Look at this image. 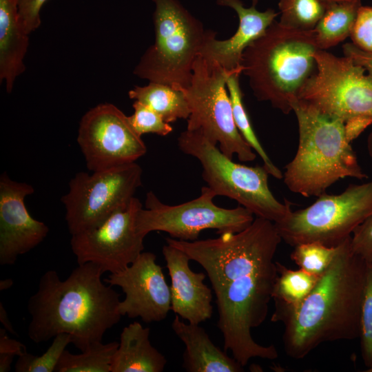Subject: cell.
<instances>
[{
    "label": "cell",
    "instance_id": "obj_30",
    "mask_svg": "<svg viewBox=\"0 0 372 372\" xmlns=\"http://www.w3.org/2000/svg\"><path fill=\"white\" fill-rule=\"evenodd\" d=\"M361 354L365 366L372 367V262L367 263L360 321Z\"/></svg>",
    "mask_w": 372,
    "mask_h": 372
},
{
    "label": "cell",
    "instance_id": "obj_31",
    "mask_svg": "<svg viewBox=\"0 0 372 372\" xmlns=\"http://www.w3.org/2000/svg\"><path fill=\"white\" fill-rule=\"evenodd\" d=\"M132 107L134 113L128 116V119L131 126L139 136L152 133L165 136L173 131L169 123L145 104L134 101Z\"/></svg>",
    "mask_w": 372,
    "mask_h": 372
},
{
    "label": "cell",
    "instance_id": "obj_18",
    "mask_svg": "<svg viewBox=\"0 0 372 372\" xmlns=\"http://www.w3.org/2000/svg\"><path fill=\"white\" fill-rule=\"evenodd\" d=\"M162 253L171 278V310L189 323L199 324L212 316V291L206 275L189 267V256L182 250L164 245Z\"/></svg>",
    "mask_w": 372,
    "mask_h": 372
},
{
    "label": "cell",
    "instance_id": "obj_17",
    "mask_svg": "<svg viewBox=\"0 0 372 372\" xmlns=\"http://www.w3.org/2000/svg\"><path fill=\"white\" fill-rule=\"evenodd\" d=\"M220 6L233 9L238 17L234 34L227 39H216V32L207 30L199 56L218 63L227 71L242 68V56L245 48L261 37L276 20L279 12L272 8L256 9L258 0L247 8L241 0H215Z\"/></svg>",
    "mask_w": 372,
    "mask_h": 372
},
{
    "label": "cell",
    "instance_id": "obj_8",
    "mask_svg": "<svg viewBox=\"0 0 372 372\" xmlns=\"http://www.w3.org/2000/svg\"><path fill=\"white\" fill-rule=\"evenodd\" d=\"M178 146L183 153L198 160L202 178L216 196L235 200L256 216L274 223L282 222L291 212V203L287 199L280 202L270 190L269 174L264 165L234 162L198 131L181 132Z\"/></svg>",
    "mask_w": 372,
    "mask_h": 372
},
{
    "label": "cell",
    "instance_id": "obj_13",
    "mask_svg": "<svg viewBox=\"0 0 372 372\" xmlns=\"http://www.w3.org/2000/svg\"><path fill=\"white\" fill-rule=\"evenodd\" d=\"M77 143L92 172L135 163L147 152L128 116L110 103H100L82 116Z\"/></svg>",
    "mask_w": 372,
    "mask_h": 372
},
{
    "label": "cell",
    "instance_id": "obj_27",
    "mask_svg": "<svg viewBox=\"0 0 372 372\" xmlns=\"http://www.w3.org/2000/svg\"><path fill=\"white\" fill-rule=\"evenodd\" d=\"M329 2L327 0H279V22L288 28L312 30Z\"/></svg>",
    "mask_w": 372,
    "mask_h": 372
},
{
    "label": "cell",
    "instance_id": "obj_1",
    "mask_svg": "<svg viewBox=\"0 0 372 372\" xmlns=\"http://www.w3.org/2000/svg\"><path fill=\"white\" fill-rule=\"evenodd\" d=\"M165 240L205 270L216 296L225 351L242 366L254 358L276 359V347L259 344L251 333L267 316L278 276L273 258L282 240L275 223L256 216L239 232L194 241Z\"/></svg>",
    "mask_w": 372,
    "mask_h": 372
},
{
    "label": "cell",
    "instance_id": "obj_21",
    "mask_svg": "<svg viewBox=\"0 0 372 372\" xmlns=\"http://www.w3.org/2000/svg\"><path fill=\"white\" fill-rule=\"evenodd\" d=\"M149 329L138 322L125 327L113 357L111 372H161L167 364L165 357L154 348L149 339Z\"/></svg>",
    "mask_w": 372,
    "mask_h": 372
},
{
    "label": "cell",
    "instance_id": "obj_42",
    "mask_svg": "<svg viewBox=\"0 0 372 372\" xmlns=\"http://www.w3.org/2000/svg\"><path fill=\"white\" fill-rule=\"evenodd\" d=\"M366 372H372V367L365 371Z\"/></svg>",
    "mask_w": 372,
    "mask_h": 372
},
{
    "label": "cell",
    "instance_id": "obj_41",
    "mask_svg": "<svg viewBox=\"0 0 372 372\" xmlns=\"http://www.w3.org/2000/svg\"><path fill=\"white\" fill-rule=\"evenodd\" d=\"M327 1L340 2V1H356V0H327Z\"/></svg>",
    "mask_w": 372,
    "mask_h": 372
},
{
    "label": "cell",
    "instance_id": "obj_28",
    "mask_svg": "<svg viewBox=\"0 0 372 372\" xmlns=\"http://www.w3.org/2000/svg\"><path fill=\"white\" fill-rule=\"evenodd\" d=\"M291 259L305 271L320 276L330 266L339 245L328 247L318 242L299 244L294 247Z\"/></svg>",
    "mask_w": 372,
    "mask_h": 372
},
{
    "label": "cell",
    "instance_id": "obj_6",
    "mask_svg": "<svg viewBox=\"0 0 372 372\" xmlns=\"http://www.w3.org/2000/svg\"><path fill=\"white\" fill-rule=\"evenodd\" d=\"M155 41L140 59L134 75L176 89L189 86L207 30L178 0H152Z\"/></svg>",
    "mask_w": 372,
    "mask_h": 372
},
{
    "label": "cell",
    "instance_id": "obj_24",
    "mask_svg": "<svg viewBox=\"0 0 372 372\" xmlns=\"http://www.w3.org/2000/svg\"><path fill=\"white\" fill-rule=\"evenodd\" d=\"M242 69L232 72L227 79L226 86L229 95L235 124L246 142L261 158L263 165L269 175L277 179L283 178L280 169L271 161L260 144L250 122L242 101V93L240 86V76Z\"/></svg>",
    "mask_w": 372,
    "mask_h": 372
},
{
    "label": "cell",
    "instance_id": "obj_5",
    "mask_svg": "<svg viewBox=\"0 0 372 372\" xmlns=\"http://www.w3.org/2000/svg\"><path fill=\"white\" fill-rule=\"evenodd\" d=\"M299 142L293 158L285 166L284 183L304 197L319 196L338 180L364 179L343 122L328 117L297 101L293 106Z\"/></svg>",
    "mask_w": 372,
    "mask_h": 372
},
{
    "label": "cell",
    "instance_id": "obj_34",
    "mask_svg": "<svg viewBox=\"0 0 372 372\" xmlns=\"http://www.w3.org/2000/svg\"><path fill=\"white\" fill-rule=\"evenodd\" d=\"M48 0H20L19 14L23 28L29 35L41 25V10Z\"/></svg>",
    "mask_w": 372,
    "mask_h": 372
},
{
    "label": "cell",
    "instance_id": "obj_22",
    "mask_svg": "<svg viewBox=\"0 0 372 372\" xmlns=\"http://www.w3.org/2000/svg\"><path fill=\"white\" fill-rule=\"evenodd\" d=\"M128 96L152 109L168 123L187 119L190 114L183 91L166 84L149 82L144 86L135 85Z\"/></svg>",
    "mask_w": 372,
    "mask_h": 372
},
{
    "label": "cell",
    "instance_id": "obj_36",
    "mask_svg": "<svg viewBox=\"0 0 372 372\" xmlns=\"http://www.w3.org/2000/svg\"><path fill=\"white\" fill-rule=\"evenodd\" d=\"M7 330L0 329V354L17 355L18 357L26 351L25 346L21 342L9 338Z\"/></svg>",
    "mask_w": 372,
    "mask_h": 372
},
{
    "label": "cell",
    "instance_id": "obj_15",
    "mask_svg": "<svg viewBox=\"0 0 372 372\" xmlns=\"http://www.w3.org/2000/svg\"><path fill=\"white\" fill-rule=\"evenodd\" d=\"M152 252H142L126 269L110 273L105 282L121 288L125 295L118 309L129 318L145 322H160L171 310V291L162 267Z\"/></svg>",
    "mask_w": 372,
    "mask_h": 372
},
{
    "label": "cell",
    "instance_id": "obj_35",
    "mask_svg": "<svg viewBox=\"0 0 372 372\" xmlns=\"http://www.w3.org/2000/svg\"><path fill=\"white\" fill-rule=\"evenodd\" d=\"M343 52L344 56L349 57L355 64L362 67L372 78V52L363 51L350 43L343 45Z\"/></svg>",
    "mask_w": 372,
    "mask_h": 372
},
{
    "label": "cell",
    "instance_id": "obj_4",
    "mask_svg": "<svg viewBox=\"0 0 372 372\" xmlns=\"http://www.w3.org/2000/svg\"><path fill=\"white\" fill-rule=\"evenodd\" d=\"M318 50L313 30L291 28L275 20L244 50L242 74L257 100L287 114L317 70Z\"/></svg>",
    "mask_w": 372,
    "mask_h": 372
},
{
    "label": "cell",
    "instance_id": "obj_7",
    "mask_svg": "<svg viewBox=\"0 0 372 372\" xmlns=\"http://www.w3.org/2000/svg\"><path fill=\"white\" fill-rule=\"evenodd\" d=\"M317 70L298 101L345 125L351 141L372 123V78L349 57L318 50Z\"/></svg>",
    "mask_w": 372,
    "mask_h": 372
},
{
    "label": "cell",
    "instance_id": "obj_23",
    "mask_svg": "<svg viewBox=\"0 0 372 372\" xmlns=\"http://www.w3.org/2000/svg\"><path fill=\"white\" fill-rule=\"evenodd\" d=\"M361 0L330 1L313 29L320 50H326L350 37Z\"/></svg>",
    "mask_w": 372,
    "mask_h": 372
},
{
    "label": "cell",
    "instance_id": "obj_26",
    "mask_svg": "<svg viewBox=\"0 0 372 372\" xmlns=\"http://www.w3.org/2000/svg\"><path fill=\"white\" fill-rule=\"evenodd\" d=\"M278 276L272 299L275 304L293 307L300 303L311 291L320 276L302 269L293 270L276 262Z\"/></svg>",
    "mask_w": 372,
    "mask_h": 372
},
{
    "label": "cell",
    "instance_id": "obj_29",
    "mask_svg": "<svg viewBox=\"0 0 372 372\" xmlns=\"http://www.w3.org/2000/svg\"><path fill=\"white\" fill-rule=\"evenodd\" d=\"M72 343L71 335L59 333L53 338V341L48 350L41 355H34L25 351L19 356L14 365L17 372H53L58 362L65 350Z\"/></svg>",
    "mask_w": 372,
    "mask_h": 372
},
{
    "label": "cell",
    "instance_id": "obj_37",
    "mask_svg": "<svg viewBox=\"0 0 372 372\" xmlns=\"http://www.w3.org/2000/svg\"><path fill=\"white\" fill-rule=\"evenodd\" d=\"M0 322L7 331L16 335V332L12 327V325L8 318V313L6 311L2 302H0Z\"/></svg>",
    "mask_w": 372,
    "mask_h": 372
},
{
    "label": "cell",
    "instance_id": "obj_25",
    "mask_svg": "<svg viewBox=\"0 0 372 372\" xmlns=\"http://www.w3.org/2000/svg\"><path fill=\"white\" fill-rule=\"evenodd\" d=\"M118 347L116 341L95 343L80 354L66 349L63 352L55 372H111L113 357Z\"/></svg>",
    "mask_w": 372,
    "mask_h": 372
},
{
    "label": "cell",
    "instance_id": "obj_16",
    "mask_svg": "<svg viewBox=\"0 0 372 372\" xmlns=\"http://www.w3.org/2000/svg\"><path fill=\"white\" fill-rule=\"evenodd\" d=\"M34 189L26 183L12 180L3 172L0 176V265H14L46 238L48 227L32 218L25 198Z\"/></svg>",
    "mask_w": 372,
    "mask_h": 372
},
{
    "label": "cell",
    "instance_id": "obj_40",
    "mask_svg": "<svg viewBox=\"0 0 372 372\" xmlns=\"http://www.w3.org/2000/svg\"><path fill=\"white\" fill-rule=\"evenodd\" d=\"M367 150L369 156L372 158V132L369 134L367 138Z\"/></svg>",
    "mask_w": 372,
    "mask_h": 372
},
{
    "label": "cell",
    "instance_id": "obj_3",
    "mask_svg": "<svg viewBox=\"0 0 372 372\" xmlns=\"http://www.w3.org/2000/svg\"><path fill=\"white\" fill-rule=\"evenodd\" d=\"M103 273L93 262L79 265L64 280L55 270L46 271L28 300L29 338L41 343L68 333L81 351L102 342L122 316L118 309L121 295L102 280Z\"/></svg>",
    "mask_w": 372,
    "mask_h": 372
},
{
    "label": "cell",
    "instance_id": "obj_20",
    "mask_svg": "<svg viewBox=\"0 0 372 372\" xmlns=\"http://www.w3.org/2000/svg\"><path fill=\"white\" fill-rule=\"evenodd\" d=\"M19 1L0 0V81H5L8 93L25 70L23 61L29 45V34L19 18Z\"/></svg>",
    "mask_w": 372,
    "mask_h": 372
},
{
    "label": "cell",
    "instance_id": "obj_12",
    "mask_svg": "<svg viewBox=\"0 0 372 372\" xmlns=\"http://www.w3.org/2000/svg\"><path fill=\"white\" fill-rule=\"evenodd\" d=\"M142 169L135 163L92 172H81L61 197L71 235L92 229L125 207L142 185Z\"/></svg>",
    "mask_w": 372,
    "mask_h": 372
},
{
    "label": "cell",
    "instance_id": "obj_2",
    "mask_svg": "<svg viewBox=\"0 0 372 372\" xmlns=\"http://www.w3.org/2000/svg\"><path fill=\"white\" fill-rule=\"evenodd\" d=\"M351 236L339 245L330 266L300 303L275 304L271 320L283 323L285 351L293 359L304 358L322 343L360 337L367 263L351 250Z\"/></svg>",
    "mask_w": 372,
    "mask_h": 372
},
{
    "label": "cell",
    "instance_id": "obj_38",
    "mask_svg": "<svg viewBox=\"0 0 372 372\" xmlns=\"http://www.w3.org/2000/svg\"><path fill=\"white\" fill-rule=\"evenodd\" d=\"M14 355L0 354V372H7L11 369Z\"/></svg>",
    "mask_w": 372,
    "mask_h": 372
},
{
    "label": "cell",
    "instance_id": "obj_33",
    "mask_svg": "<svg viewBox=\"0 0 372 372\" xmlns=\"http://www.w3.org/2000/svg\"><path fill=\"white\" fill-rule=\"evenodd\" d=\"M351 248L366 263L372 262V215L366 218L353 231Z\"/></svg>",
    "mask_w": 372,
    "mask_h": 372
},
{
    "label": "cell",
    "instance_id": "obj_32",
    "mask_svg": "<svg viewBox=\"0 0 372 372\" xmlns=\"http://www.w3.org/2000/svg\"><path fill=\"white\" fill-rule=\"evenodd\" d=\"M350 37L357 48L372 52V7H360Z\"/></svg>",
    "mask_w": 372,
    "mask_h": 372
},
{
    "label": "cell",
    "instance_id": "obj_39",
    "mask_svg": "<svg viewBox=\"0 0 372 372\" xmlns=\"http://www.w3.org/2000/svg\"><path fill=\"white\" fill-rule=\"evenodd\" d=\"M13 285V280L12 279L8 278L5 280H1L0 281V290H6L8 288H10Z\"/></svg>",
    "mask_w": 372,
    "mask_h": 372
},
{
    "label": "cell",
    "instance_id": "obj_9",
    "mask_svg": "<svg viewBox=\"0 0 372 372\" xmlns=\"http://www.w3.org/2000/svg\"><path fill=\"white\" fill-rule=\"evenodd\" d=\"M234 70L227 71L200 56L196 59L190 83L181 89L190 110L186 130L198 131L213 144H218L228 158L236 154L240 161L251 162L256 154L235 124L226 86L227 77Z\"/></svg>",
    "mask_w": 372,
    "mask_h": 372
},
{
    "label": "cell",
    "instance_id": "obj_14",
    "mask_svg": "<svg viewBox=\"0 0 372 372\" xmlns=\"http://www.w3.org/2000/svg\"><path fill=\"white\" fill-rule=\"evenodd\" d=\"M143 207L134 196L99 226L72 235L70 246L79 265L93 262L103 272L116 273L130 265L144 249V236L136 228L138 211Z\"/></svg>",
    "mask_w": 372,
    "mask_h": 372
},
{
    "label": "cell",
    "instance_id": "obj_19",
    "mask_svg": "<svg viewBox=\"0 0 372 372\" xmlns=\"http://www.w3.org/2000/svg\"><path fill=\"white\" fill-rule=\"evenodd\" d=\"M175 334L184 343L183 367L188 372H241L243 367L211 340L205 330L187 324L176 315L172 323Z\"/></svg>",
    "mask_w": 372,
    "mask_h": 372
},
{
    "label": "cell",
    "instance_id": "obj_10",
    "mask_svg": "<svg viewBox=\"0 0 372 372\" xmlns=\"http://www.w3.org/2000/svg\"><path fill=\"white\" fill-rule=\"evenodd\" d=\"M372 215V180L351 184L342 193H326L311 205L275 223L282 240L295 247L318 242L328 247L340 245Z\"/></svg>",
    "mask_w": 372,
    "mask_h": 372
},
{
    "label": "cell",
    "instance_id": "obj_11",
    "mask_svg": "<svg viewBox=\"0 0 372 372\" xmlns=\"http://www.w3.org/2000/svg\"><path fill=\"white\" fill-rule=\"evenodd\" d=\"M216 194L207 186L201 188L198 197L176 205L162 203L152 191L146 194L145 208L137 213L136 228L145 237L152 231H164L171 238L187 241L197 240L205 229L216 230L217 234L236 233L249 226L254 214L239 205L227 209L217 206Z\"/></svg>",
    "mask_w": 372,
    "mask_h": 372
}]
</instances>
